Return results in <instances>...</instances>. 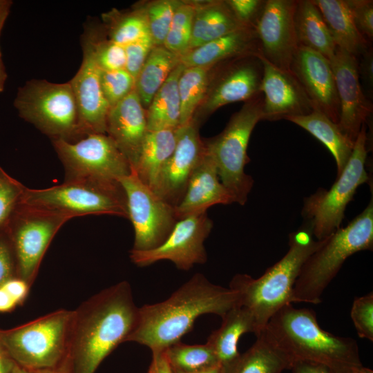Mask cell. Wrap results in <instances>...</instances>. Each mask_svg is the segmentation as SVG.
I'll return each instance as SVG.
<instances>
[{
    "instance_id": "f35d334b",
    "label": "cell",
    "mask_w": 373,
    "mask_h": 373,
    "mask_svg": "<svg viewBox=\"0 0 373 373\" xmlns=\"http://www.w3.org/2000/svg\"><path fill=\"white\" fill-rule=\"evenodd\" d=\"M26 188L0 166V230L6 228L21 204Z\"/></svg>"
},
{
    "instance_id": "1f68e13d",
    "label": "cell",
    "mask_w": 373,
    "mask_h": 373,
    "mask_svg": "<svg viewBox=\"0 0 373 373\" xmlns=\"http://www.w3.org/2000/svg\"><path fill=\"white\" fill-rule=\"evenodd\" d=\"M184 66L180 63L155 94L146 111L149 131L180 127V102L178 80Z\"/></svg>"
},
{
    "instance_id": "6f0895ef",
    "label": "cell",
    "mask_w": 373,
    "mask_h": 373,
    "mask_svg": "<svg viewBox=\"0 0 373 373\" xmlns=\"http://www.w3.org/2000/svg\"><path fill=\"white\" fill-rule=\"evenodd\" d=\"M173 373H220V366H216L207 370L194 372H183L180 371L172 370Z\"/></svg>"
},
{
    "instance_id": "f6af8a7d",
    "label": "cell",
    "mask_w": 373,
    "mask_h": 373,
    "mask_svg": "<svg viewBox=\"0 0 373 373\" xmlns=\"http://www.w3.org/2000/svg\"><path fill=\"white\" fill-rule=\"evenodd\" d=\"M226 2L240 22L255 28L266 0H229Z\"/></svg>"
},
{
    "instance_id": "db71d44e",
    "label": "cell",
    "mask_w": 373,
    "mask_h": 373,
    "mask_svg": "<svg viewBox=\"0 0 373 373\" xmlns=\"http://www.w3.org/2000/svg\"><path fill=\"white\" fill-rule=\"evenodd\" d=\"M12 4L13 1L11 0H0V35Z\"/></svg>"
},
{
    "instance_id": "44dd1931",
    "label": "cell",
    "mask_w": 373,
    "mask_h": 373,
    "mask_svg": "<svg viewBox=\"0 0 373 373\" xmlns=\"http://www.w3.org/2000/svg\"><path fill=\"white\" fill-rule=\"evenodd\" d=\"M227 69L204 98L202 109L205 115L224 105L247 101L262 93L263 65L259 55L244 56Z\"/></svg>"
},
{
    "instance_id": "f907efd6",
    "label": "cell",
    "mask_w": 373,
    "mask_h": 373,
    "mask_svg": "<svg viewBox=\"0 0 373 373\" xmlns=\"http://www.w3.org/2000/svg\"><path fill=\"white\" fill-rule=\"evenodd\" d=\"M147 373H173L164 352L152 354Z\"/></svg>"
},
{
    "instance_id": "cb8c5ba5",
    "label": "cell",
    "mask_w": 373,
    "mask_h": 373,
    "mask_svg": "<svg viewBox=\"0 0 373 373\" xmlns=\"http://www.w3.org/2000/svg\"><path fill=\"white\" fill-rule=\"evenodd\" d=\"M260 45L254 27H245L191 49L180 56L185 67H208L235 57L260 55Z\"/></svg>"
},
{
    "instance_id": "7dc6e473",
    "label": "cell",
    "mask_w": 373,
    "mask_h": 373,
    "mask_svg": "<svg viewBox=\"0 0 373 373\" xmlns=\"http://www.w3.org/2000/svg\"><path fill=\"white\" fill-rule=\"evenodd\" d=\"M30 287V285L23 280L15 277L8 280L1 287L8 294L18 306L24 303Z\"/></svg>"
},
{
    "instance_id": "60d3db41",
    "label": "cell",
    "mask_w": 373,
    "mask_h": 373,
    "mask_svg": "<svg viewBox=\"0 0 373 373\" xmlns=\"http://www.w3.org/2000/svg\"><path fill=\"white\" fill-rule=\"evenodd\" d=\"M350 316L358 336L373 341V293L356 297Z\"/></svg>"
},
{
    "instance_id": "f1b7e54d",
    "label": "cell",
    "mask_w": 373,
    "mask_h": 373,
    "mask_svg": "<svg viewBox=\"0 0 373 373\" xmlns=\"http://www.w3.org/2000/svg\"><path fill=\"white\" fill-rule=\"evenodd\" d=\"M294 27L298 46L315 50L329 60L333 57L336 45L321 12L312 0L297 1Z\"/></svg>"
},
{
    "instance_id": "8d00e7d4",
    "label": "cell",
    "mask_w": 373,
    "mask_h": 373,
    "mask_svg": "<svg viewBox=\"0 0 373 373\" xmlns=\"http://www.w3.org/2000/svg\"><path fill=\"white\" fill-rule=\"evenodd\" d=\"M195 5L181 1L174 14L163 46L182 55L189 49Z\"/></svg>"
},
{
    "instance_id": "6da1fadb",
    "label": "cell",
    "mask_w": 373,
    "mask_h": 373,
    "mask_svg": "<svg viewBox=\"0 0 373 373\" xmlns=\"http://www.w3.org/2000/svg\"><path fill=\"white\" fill-rule=\"evenodd\" d=\"M139 314L132 288L122 281L74 309L68 361L71 373H95L135 329Z\"/></svg>"
},
{
    "instance_id": "7a4b0ae2",
    "label": "cell",
    "mask_w": 373,
    "mask_h": 373,
    "mask_svg": "<svg viewBox=\"0 0 373 373\" xmlns=\"http://www.w3.org/2000/svg\"><path fill=\"white\" fill-rule=\"evenodd\" d=\"M236 305V291L197 273L165 300L139 307L136 326L126 342L145 345L152 354L163 352L180 342L199 316L211 314L222 317Z\"/></svg>"
},
{
    "instance_id": "ee69618b",
    "label": "cell",
    "mask_w": 373,
    "mask_h": 373,
    "mask_svg": "<svg viewBox=\"0 0 373 373\" xmlns=\"http://www.w3.org/2000/svg\"><path fill=\"white\" fill-rule=\"evenodd\" d=\"M153 46L151 36L124 46L126 57V70L135 80Z\"/></svg>"
},
{
    "instance_id": "ab89813d",
    "label": "cell",
    "mask_w": 373,
    "mask_h": 373,
    "mask_svg": "<svg viewBox=\"0 0 373 373\" xmlns=\"http://www.w3.org/2000/svg\"><path fill=\"white\" fill-rule=\"evenodd\" d=\"M100 84L103 95L111 108L135 89V80L126 69L101 70Z\"/></svg>"
},
{
    "instance_id": "c3c4849f",
    "label": "cell",
    "mask_w": 373,
    "mask_h": 373,
    "mask_svg": "<svg viewBox=\"0 0 373 373\" xmlns=\"http://www.w3.org/2000/svg\"><path fill=\"white\" fill-rule=\"evenodd\" d=\"M360 63L358 61V74L361 75L365 84L370 89L373 86V53L372 48H369L361 55Z\"/></svg>"
},
{
    "instance_id": "d6a6232c",
    "label": "cell",
    "mask_w": 373,
    "mask_h": 373,
    "mask_svg": "<svg viewBox=\"0 0 373 373\" xmlns=\"http://www.w3.org/2000/svg\"><path fill=\"white\" fill-rule=\"evenodd\" d=\"M180 63V55L163 46H153L135 80V90L144 108H148L155 94Z\"/></svg>"
},
{
    "instance_id": "836d02e7",
    "label": "cell",
    "mask_w": 373,
    "mask_h": 373,
    "mask_svg": "<svg viewBox=\"0 0 373 373\" xmlns=\"http://www.w3.org/2000/svg\"><path fill=\"white\" fill-rule=\"evenodd\" d=\"M208 67L184 68L178 80L180 102V126L193 120L198 106L205 98L209 83Z\"/></svg>"
},
{
    "instance_id": "e0dca14e",
    "label": "cell",
    "mask_w": 373,
    "mask_h": 373,
    "mask_svg": "<svg viewBox=\"0 0 373 373\" xmlns=\"http://www.w3.org/2000/svg\"><path fill=\"white\" fill-rule=\"evenodd\" d=\"M296 0H266L255 28L260 45V55L282 70L290 64L298 48L294 12Z\"/></svg>"
},
{
    "instance_id": "e575fe53",
    "label": "cell",
    "mask_w": 373,
    "mask_h": 373,
    "mask_svg": "<svg viewBox=\"0 0 373 373\" xmlns=\"http://www.w3.org/2000/svg\"><path fill=\"white\" fill-rule=\"evenodd\" d=\"M172 370L194 372L220 366L211 347L206 343L201 345H187L180 342L164 351Z\"/></svg>"
},
{
    "instance_id": "30bf717a",
    "label": "cell",
    "mask_w": 373,
    "mask_h": 373,
    "mask_svg": "<svg viewBox=\"0 0 373 373\" xmlns=\"http://www.w3.org/2000/svg\"><path fill=\"white\" fill-rule=\"evenodd\" d=\"M21 204L66 212L74 218L112 215L128 219L126 198L120 183L79 180L46 189L26 187Z\"/></svg>"
},
{
    "instance_id": "9a60e30c",
    "label": "cell",
    "mask_w": 373,
    "mask_h": 373,
    "mask_svg": "<svg viewBox=\"0 0 373 373\" xmlns=\"http://www.w3.org/2000/svg\"><path fill=\"white\" fill-rule=\"evenodd\" d=\"M213 226V221L207 212L178 220L162 245L149 251L131 250V260L139 267L149 266L160 260H169L178 269L189 271L195 265L207 262L204 243Z\"/></svg>"
},
{
    "instance_id": "4dcf8cb0",
    "label": "cell",
    "mask_w": 373,
    "mask_h": 373,
    "mask_svg": "<svg viewBox=\"0 0 373 373\" xmlns=\"http://www.w3.org/2000/svg\"><path fill=\"white\" fill-rule=\"evenodd\" d=\"M176 142V129L148 131L135 169L133 172L151 189L171 156Z\"/></svg>"
},
{
    "instance_id": "d590c367",
    "label": "cell",
    "mask_w": 373,
    "mask_h": 373,
    "mask_svg": "<svg viewBox=\"0 0 373 373\" xmlns=\"http://www.w3.org/2000/svg\"><path fill=\"white\" fill-rule=\"evenodd\" d=\"M106 19L109 39L123 46L151 36L143 8L122 15L113 12Z\"/></svg>"
},
{
    "instance_id": "52a82bcc",
    "label": "cell",
    "mask_w": 373,
    "mask_h": 373,
    "mask_svg": "<svg viewBox=\"0 0 373 373\" xmlns=\"http://www.w3.org/2000/svg\"><path fill=\"white\" fill-rule=\"evenodd\" d=\"M19 116L52 140L73 142L86 137L69 82L30 79L19 87L13 102Z\"/></svg>"
},
{
    "instance_id": "4316f807",
    "label": "cell",
    "mask_w": 373,
    "mask_h": 373,
    "mask_svg": "<svg viewBox=\"0 0 373 373\" xmlns=\"http://www.w3.org/2000/svg\"><path fill=\"white\" fill-rule=\"evenodd\" d=\"M245 27L226 1L195 5L189 50Z\"/></svg>"
},
{
    "instance_id": "5b68a950",
    "label": "cell",
    "mask_w": 373,
    "mask_h": 373,
    "mask_svg": "<svg viewBox=\"0 0 373 373\" xmlns=\"http://www.w3.org/2000/svg\"><path fill=\"white\" fill-rule=\"evenodd\" d=\"M373 248V200L345 227L323 240L308 257L296 280L293 303L319 304L344 262L355 253Z\"/></svg>"
},
{
    "instance_id": "ba28073f",
    "label": "cell",
    "mask_w": 373,
    "mask_h": 373,
    "mask_svg": "<svg viewBox=\"0 0 373 373\" xmlns=\"http://www.w3.org/2000/svg\"><path fill=\"white\" fill-rule=\"evenodd\" d=\"M262 93L246 101L231 117L224 129L204 142L207 152L214 160L220 180L233 197L234 202L244 205L253 185L251 176L245 172L250 162L247 147L256 124L262 120Z\"/></svg>"
},
{
    "instance_id": "2e32d148",
    "label": "cell",
    "mask_w": 373,
    "mask_h": 373,
    "mask_svg": "<svg viewBox=\"0 0 373 373\" xmlns=\"http://www.w3.org/2000/svg\"><path fill=\"white\" fill-rule=\"evenodd\" d=\"M176 132L175 148L151 189L173 207L182 200L189 180L206 153L193 119Z\"/></svg>"
},
{
    "instance_id": "484cf974",
    "label": "cell",
    "mask_w": 373,
    "mask_h": 373,
    "mask_svg": "<svg viewBox=\"0 0 373 373\" xmlns=\"http://www.w3.org/2000/svg\"><path fill=\"white\" fill-rule=\"evenodd\" d=\"M222 318L220 327L208 337L207 343L214 352L220 367L233 361L240 354L238 350L240 338L245 333L258 334V329L251 313L236 305Z\"/></svg>"
},
{
    "instance_id": "11a10c76",
    "label": "cell",
    "mask_w": 373,
    "mask_h": 373,
    "mask_svg": "<svg viewBox=\"0 0 373 373\" xmlns=\"http://www.w3.org/2000/svg\"><path fill=\"white\" fill-rule=\"evenodd\" d=\"M8 77V74L3 61L2 54L0 48V93L4 90L5 83Z\"/></svg>"
},
{
    "instance_id": "680465c9",
    "label": "cell",
    "mask_w": 373,
    "mask_h": 373,
    "mask_svg": "<svg viewBox=\"0 0 373 373\" xmlns=\"http://www.w3.org/2000/svg\"><path fill=\"white\" fill-rule=\"evenodd\" d=\"M49 373H71L68 361L67 360L59 368L55 370H49Z\"/></svg>"
},
{
    "instance_id": "681fc988",
    "label": "cell",
    "mask_w": 373,
    "mask_h": 373,
    "mask_svg": "<svg viewBox=\"0 0 373 373\" xmlns=\"http://www.w3.org/2000/svg\"><path fill=\"white\" fill-rule=\"evenodd\" d=\"M290 370L292 373H333L324 365L307 361H294Z\"/></svg>"
},
{
    "instance_id": "9f6ffc18",
    "label": "cell",
    "mask_w": 373,
    "mask_h": 373,
    "mask_svg": "<svg viewBox=\"0 0 373 373\" xmlns=\"http://www.w3.org/2000/svg\"><path fill=\"white\" fill-rule=\"evenodd\" d=\"M11 373H49V370H45V371L30 370H28L22 367H20L19 365L15 364Z\"/></svg>"
},
{
    "instance_id": "3957f363",
    "label": "cell",
    "mask_w": 373,
    "mask_h": 373,
    "mask_svg": "<svg viewBox=\"0 0 373 373\" xmlns=\"http://www.w3.org/2000/svg\"><path fill=\"white\" fill-rule=\"evenodd\" d=\"M260 334L292 362L320 363L333 373H349L363 366L356 340L323 329L314 311L309 308H297L292 304L283 306Z\"/></svg>"
},
{
    "instance_id": "8fae6325",
    "label": "cell",
    "mask_w": 373,
    "mask_h": 373,
    "mask_svg": "<svg viewBox=\"0 0 373 373\" xmlns=\"http://www.w3.org/2000/svg\"><path fill=\"white\" fill-rule=\"evenodd\" d=\"M72 215L21 204L5 229L14 251L17 277L30 286L55 235Z\"/></svg>"
},
{
    "instance_id": "9c48e42d",
    "label": "cell",
    "mask_w": 373,
    "mask_h": 373,
    "mask_svg": "<svg viewBox=\"0 0 373 373\" xmlns=\"http://www.w3.org/2000/svg\"><path fill=\"white\" fill-rule=\"evenodd\" d=\"M367 143L366 124H363L347 164L330 189L319 188L304 198L302 216L316 240H323L341 227L345 209L357 188L369 180L365 169Z\"/></svg>"
},
{
    "instance_id": "7c38bea8",
    "label": "cell",
    "mask_w": 373,
    "mask_h": 373,
    "mask_svg": "<svg viewBox=\"0 0 373 373\" xmlns=\"http://www.w3.org/2000/svg\"><path fill=\"white\" fill-rule=\"evenodd\" d=\"M51 141L64 169V181L117 184L132 173L126 157L106 134L92 133L73 142Z\"/></svg>"
},
{
    "instance_id": "8992f818",
    "label": "cell",
    "mask_w": 373,
    "mask_h": 373,
    "mask_svg": "<svg viewBox=\"0 0 373 373\" xmlns=\"http://www.w3.org/2000/svg\"><path fill=\"white\" fill-rule=\"evenodd\" d=\"M74 310L59 309L23 325L0 329V341L20 367L55 370L67 361Z\"/></svg>"
},
{
    "instance_id": "f5cc1de1",
    "label": "cell",
    "mask_w": 373,
    "mask_h": 373,
    "mask_svg": "<svg viewBox=\"0 0 373 373\" xmlns=\"http://www.w3.org/2000/svg\"><path fill=\"white\" fill-rule=\"evenodd\" d=\"M15 302L8 294L0 287V312H10L17 307Z\"/></svg>"
},
{
    "instance_id": "d6986e66",
    "label": "cell",
    "mask_w": 373,
    "mask_h": 373,
    "mask_svg": "<svg viewBox=\"0 0 373 373\" xmlns=\"http://www.w3.org/2000/svg\"><path fill=\"white\" fill-rule=\"evenodd\" d=\"M290 71L304 89L314 111L338 124L340 103L329 60L315 50L299 46Z\"/></svg>"
},
{
    "instance_id": "5bb4252c",
    "label": "cell",
    "mask_w": 373,
    "mask_h": 373,
    "mask_svg": "<svg viewBox=\"0 0 373 373\" xmlns=\"http://www.w3.org/2000/svg\"><path fill=\"white\" fill-rule=\"evenodd\" d=\"M100 31L93 23H86L81 37L82 61L74 77L68 82L78 106L80 124L84 135L106 134L109 106L101 88V68L96 57Z\"/></svg>"
},
{
    "instance_id": "4fadbf2b",
    "label": "cell",
    "mask_w": 373,
    "mask_h": 373,
    "mask_svg": "<svg viewBox=\"0 0 373 373\" xmlns=\"http://www.w3.org/2000/svg\"><path fill=\"white\" fill-rule=\"evenodd\" d=\"M126 198L135 239L131 251H149L162 245L178 220L173 206L132 173L119 180Z\"/></svg>"
},
{
    "instance_id": "277c9868",
    "label": "cell",
    "mask_w": 373,
    "mask_h": 373,
    "mask_svg": "<svg viewBox=\"0 0 373 373\" xmlns=\"http://www.w3.org/2000/svg\"><path fill=\"white\" fill-rule=\"evenodd\" d=\"M306 222L289 235V249L277 262L259 278L245 274L235 275L229 283L238 295V305L253 315L258 335L280 308L292 304L296 280L308 257L321 245Z\"/></svg>"
},
{
    "instance_id": "ffe728a7",
    "label": "cell",
    "mask_w": 373,
    "mask_h": 373,
    "mask_svg": "<svg viewBox=\"0 0 373 373\" xmlns=\"http://www.w3.org/2000/svg\"><path fill=\"white\" fill-rule=\"evenodd\" d=\"M263 65L260 91L262 120L276 121L310 113L313 106L302 86L290 70L272 65L259 55Z\"/></svg>"
},
{
    "instance_id": "b9f144b4",
    "label": "cell",
    "mask_w": 373,
    "mask_h": 373,
    "mask_svg": "<svg viewBox=\"0 0 373 373\" xmlns=\"http://www.w3.org/2000/svg\"><path fill=\"white\" fill-rule=\"evenodd\" d=\"M101 36L96 46L97 60L101 70L111 71L126 69L124 46L110 39L105 40Z\"/></svg>"
},
{
    "instance_id": "7402d4cb",
    "label": "cell",
    "mask_w": 373,
    "mask_h": 373,
    "mask_svg": "<svg viewBox=\"0 0 373 373\" xmlns=\"http://www.w3.org/2000/svg\"><path fill=\"white\" fill-rule=\"evenodd\" d=\"M148 132L146 115L134 89L108 110L106 134L115 142L134 171Z\"/></svg>"
},
{
    "instance_id": "ac0fdd59",
    "label": "cell",
    "mask_w": 373,
    "mask_h": 373,
    "mask_svg": "<svg viewBox=\"0 0 373 373\" xmlns=\"http://www.w3.org/2000/svg\"><path fill=\"white\" fill-rule=\"evenodd\" d=\"M329 61L340 103L338 125L344 134L355 142L373 111L372 104L365 95L360 84L358 59L336 46Z\"/></svg>"
},
{
    "instance_id": "f546056e",
    "label": "cell",
    "mask_w": 373,
    "mask_h": 373,
    "mask_svg": "<svg viewBox=\"0 0 373 373\" xmlns=\"http://www.w3.org/2000/svg\"><path fill=\"white\" fill-rule=\"evenodd\" d=\"M291 360L262 334L233 361L220 367V373H281L290 370Z\"/></svg>"
},
{
    "instance_id": "816d5d0a",
    "label": "cell",
    "mask_w": 373,
    "mask_h": 373,
    "mask_svg": "<svg viewBox=\"0 0 373 373\" xmlns=\"http://www.w3.org/2000/svg\"><path fill=\"white\" fill-rule=\"evenodd\" d=\"M15 364L0 341V373H11Z\"/></svg>"
},
{
    "instance_id": "83f0119b",
    "label": "cell",
    "mask_w": 373,
    "mask_h": 373,
    "mask_svg": "<svg viewBox=\"0 0 373 373\" xmlns=\"http://www.w3.org/2000/svg\"><path fill=\"white\" fill-rule=\"evenodd\" d=\"M285 119L302 127L328 149L335 160L338 177L351 156L355 142L344 134L338 124L316 111Z\"/></svg>"
},
{
    "instance_id": "74e56055",
    "label": "cell",
    "mask_w": 373,
    "mask_h": 373,
    "mask_svg": "<svg viewBox=\"0 0 373 373\" xmlns=\"http://www.w3.org/2000/svg\"><path fill=\"white\" fill-rule=\"evenodd\" d=\"M180 3L175 0L157 1L143 8L154 46L164 45L174 14Z\"/></svg>"
},
{
    "instance_id": "d4e9b609",
    "label": "cell",
    "mask_w": 373,
    "mask_h": 373,
    "mask_svg": "<svg viewBox=\"0 0 373 373\" xmlns=\"http://www.w3.org/2000/svg\"><path fill=\"white\" fill-rule=\"evenodd\" d=\"M318 8L337 47L359 57L370 42L358 31L347 0H312Z\"/></svg>"
},
{
    "instance_id": "91938a15",
    "label": "cell",
    "mask_w": 373,
    "mask_h": 373,
    "mask_svg": "<svg viewBox=\"0 0 373 373\" xmlns=\"http://www.w3.org/2000/svg\"><path fill=\"white\" fill-rule=\"evenodd\" d=\"M349 373H373V371L370 368L363 366L362 367L355 370Z\"/></svg>"
},
{
    "instance_id": "603a6c76",
    "label": "cell",
    "mask_w": 373,
    "mask_h": 373,
    "mask_svg": "<svg viewBox=\"0 0 373 373\" xmlns=\"http://www.w3.org/2000/svg\"><path fill=\"white\" fill-rule=\"evenodd\" d=\"M233 202L232 195L220 180L214 160L206 150L189 180L182 200L174 209L177 219L180 220L207 212L213 205Z\"/></svg>"
},
{
    "instance_id": "bcb514c9",
    "label": "cell",
    "mask_w": 373,
    "mask_h": 373,
    "mask_svg": "<svg viewBox=\"0 0 373 373\" xmlns=\"http://www.w3.org/2000/svg\"><path fill=\"white\" fill-rule=\"evenodd\" d=\"M17 277L16 261L10 238L5 229L0 230V287Z\"/></svg>"
},
{
    "instance_id": "7bdbcfd3",
    "label": "cell",
    "mask_w": 373,
    "mask_h": 373,
    "mask_svg": "<svg viewBox=\"0 0 373 373\" xmlns=\"http://www.w3.org/2000/svg\"><path fill=\"white\" fill-rule=\"evenodd\" d=\"M358 31L369 41L373 39V1L347 0Z\"/></svg>"
}]
</instances>
